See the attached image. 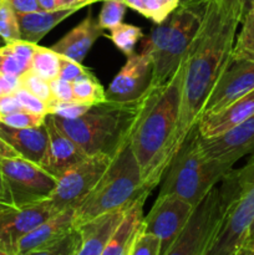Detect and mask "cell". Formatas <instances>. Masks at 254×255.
<instances>
[{"label":"cell","instance_id":"6da1fadb","mask_svg":"<svg viewBox=\"0 0 254 255\" xmlns=\"http://www.w3.org/2000/svg\"><path fill=\"white\" fill-rule=\"evenodd\" d=\"M247 5L248 0L206 1L199 29L184 57L181 109L167 157L168 167L189 132L198 126L212 90L231 65Z\"/></svg>","mask_w":254,"mask_h":255},{"label":"cell","instance_id":"7a4b0ae2","mask_svg":"<svg viewBox=\"0 0 254 255\" xmlns=\"http://www.w3.org/2000/svg\"><path fill=\"white\" fill-rule=\"evenodd\" d=\"M183 75L184 60L168 81L148 87L132 129L131 146L149 192L161 183L168 169L167 157L181 109Z\"/></svg>","mask_w":254,"mask_h":255},{"label":"cell","instance_id":"3957f363","mask_svg":"<svg viewBox=\"0 0 254 255\" xmlns=\"http://www.w3.org/2000/svg\"><path fill=\"white\" fill-rule=\"evenodd\" d=\"M144 97L131 102L105 101L92 105L82 116L65 120L54 116L59 128L69 136L86 156L111 153L132 131L137 116L144 104Z\"/></svg>","mask_w":254,"mask_h":255},{"label":"cell","instance_id":"277c9868","mask_svg":"<svg viewBox=\"0 0 254 255\" xmlns=\"http://www.w3.org/2000/svg\"><path fill=\"white\" fill-rule=\"evenodd\" d=\"M133 129V128H132ZM132 131L120 143L114 159L90 193L75 207V227L129 206L146 188L131 146Z\"/></svg>","mask_w":254,"mask_h":255},{"label":"cell","instance_id":"5b68a950","mask_svg":"<svg viewBox=\"0 0 254 255\" xmlns=\"http://www.w3.org/2000/svg\"><path fill=\"white\" fill-rule=\"evenodd\" d=\"M207 0H184L161 24H156L144 40L142 51L151 55L152 79L149 86H161L171 79L193 44L203 16Z\"/></svg>","mask_w":254,"mask_h":255},{"label":"cell","instance_id":"8992f818","mask_svg":"<svg viewBox=\"0 0 254 255\" xmlns=\"http://www.w3.org/2000/svg\"><path fill=\"white\" fill-rule=\"evenodd\" d=\"M221 182L223 221L206 255H241L254 221V152L243 167L232 168Z\"/></svg>","mask_w":254,"mask_h":255},{"label":"cell","instance_id":"52a82bcc","mask_svg":"<svg viewBox=\"0 0 254 255\" xmlns=\"http://www.w3.org/2000/svg\"><path fill=\"white\" fill-rule=\"evenodd\" d=\"M232 168L201 151L198 127H194L172 159L158 194L178 197L197 207Z\"/></svg>","mask_w":254,"mask_h":255},{"label":"cell","instance_id":"ba28073f","mask_svg":"<svg viewBox=\"0 0 254 255\" xmlns=\"http://www.w3.org/2000/svg\"><path fill=\"white\" fill-rule=\"evenodd\" d=\"M0 172L4 179L6 203L11 207L29 206L45 201L56 186V177L40 164L21 157L2 159Z\"/></svg>","mask_w":254,"mask_h":255},{"label":"cell","instance_id":"9c48e42d","mask_svg":"<svg viewBox=\"0 0 254 255\" xmlns=\"http://www.w3.org/2000/svg\"><path fill=\"white\" fill-rule=\"evenodd\" d=\"M223 216L224 203L216 186L194 208L188 223L164 255H206Z\"/></svg>","mask_w":254,"mask_h":255},{"label":"cell","instance_id":"30bf717a","mask_svg":"<svg viewBox=\"0 0 254 255\" xmlns=\"http://www.w3.org/2000/svg\"><path fill=\"white\" fill-rule=\"evenodd\" d=\"M117 148L111 153L86 156L79 163L67 169L57 178L56 186L46 201L57 212L75 208L104 176L114 159Z\"/></svg>","mask_w":254,"mask_h":255},{"label":"cell","instance_id":"8fae6325","mask_svg":"<svg viewBox=\"0 0 254 255\" xmlns=\"http://www.w3.org/2000/svg\"><path fill=\"white\" fill-rule=\"evenodd\" d=\"M196 207L188 202L168 194H158L151 211L143 217L141 228L146 233L153 234L161 241V255L171 248Z\"/></svg>","mask_w":254,"mask_h":255},{"label":"cell","instance_id":"7c38bea8","mask_svg":"<svg viewBox=\"0 0 254 255\" xmlns=\"http://www.w3.org/2000/svg\"><path fill=\"white\" fill-rule=\"evenodd\" d=\"M57 213L46 199L29 206H6L0 212V251L17 255L20 241Z\"/></svg>","mask_w":254,"mask_h":255},{"label":"cell","instance_id":"4fadbf2b","mask_svg":"<svg viewBox=\"0 0 254 255\" xmlns=\"http://www.w3.org/2000/svg\"><path fill=\"white\" fill-rule=\"evenodd\" d=\"M199 148L209 158L233 167L254 152V115L217 137L206 138L199 134Z\"/></svg>","mask_w":254,"mask_h":255},{"label":"cell","instance_id":"5bb4252c","mask_svg":"<svg viewBox=\"0 0 254 255\" xmlns=\"http://www.w3.org/2000/svg\"><path fill=\"white\" fill-rule=\"evenodd\" d=\"M151 55L141 51L129 55L106 91L107 101L131 102L143 96L152 79Z\"/></svg>","mask_w":254,"mask_h":255},{"label":"cell","instance_id":"9a60e30c","mask_svg":"<svg viewBox=\"0 0 254 255\" xmlns=\"http://www.w3.org/2000/svg\"><path fill=\"white\" fill-rule=\"evenodd\" d=\"M252 90H254V62L232 61L212 90L202 119L222 111Z\"/></svg>","mask_w":254,"mask_h":255},{"label":"cell","instance_id":"2e32d148","mask_svg":"<svg viewBox=\"0 0 254 255\" xmlns=\"http://www.w3.org/2000/svg\"><path fill=\"white\" fill-rule=\"evenodd\" d=\"M44 126L47 133V148L41 167L59 178L67 169L82 161L86 154L59 128L52 115H46Z\"/></svg>","mask_w":254,"mask_h":255},{"label":"cell","instance_id":"e0dca14e","mask_svg":"<svg viewBox=\"0 0 254 255\" xmlns=\"http://www.w3.org/2000/svg\"><path fill=\"white\" fill-rule=\"evenodd\" d=\"M75 227V208H67L45 221L20 241L17 255L55 246L71 233Z\"/></svg>","mask_w":254,"mask_h":255},{"label":"cell","instance_id":"ac0fdd59","mask_svg":"<svg viewBox=\"0 0 254 255\" xmlns=\"http://www.w3.org/2000/svg\"><path fill=\"white\" fill-rule=\"evenodd\" d=\"M128 207L110 212L76 227L81 234V243L75 255H101L105 246L124 219Z\"/></svg>","mask_w":254,"mask_h":255},{"label":"cell","instance_id":"d6986e66","mask_svg":"<svg viewBox=\"0 0 254 255\" xmlns=\"http://www.w3.org/2000/svg\"><path fill=\"white\" fill-rule=\"evenodd\" d=\"M101 36H105L104 29H101L97 20L89 14L50 49L61 56L81 64L92 45Z\"/></svg>","mask_w":254,"mask_h":255},{"label":"cell","instance_id":"ffe728a7","mask_svg":"<svg viewBox=\"0 0 254 255\" xmlns=\"http://www.w3.org/2000/svg\"><path fill=\"white\" fill-rule=\"evenodd\" d=\"M254 115V90L217 114L206 116L198 122V132L202 137H217L238 126Z\"/></svg>","mask_w":254,"mask_h":255},{"label":"cell","instance_id":"44dd1931","mask_svg":"<svg viewBox=\"0 0 254 255\" xmlns=\"http://www.w3.org/2000/svg\"><path fill=\"white\" fill-rule=\"evenodd\" d=\"M0 138L17 152L21 158L41 166L47 148L45 126L32 128H14L0 122Z\"/></svg>","mask_w":254,"mask_h":255},{"label":"cell","instance_id":"7402d4cb","mask_svg":"<svg viewBox=\"0 0 254 255\" xmlns=\"http://www.w3.org/2000/svg\"><path fill=\"white\" fill-rule=\"evenodd\" d=\"M85 6H89V5L81 4L72 7H65V9L50 10V11L37 10V11L25 12V14H16L20 40L37 45V42L42 40V37L47 32L51 31L56 25Z\"/></svg>","mask_w":254,"mask_h":255},{"label":"cell","instance_id":"603a6c76","mask_svg":"<svg viewBox=\"0 0 254 255\" xmlns=\"http://www.w3.org/2000/svg\"><path fill=\"white\" fill-rule=\"evenodd\" d=\"M149 193L137 197L127 209L124 219L105 246L101 255H128L133 239L143 221V207Z\"/></svg>","mask_w":254,"mask_h":255},{"label":"cell","instance_id":"cb8c5ba5","mask_svg":"<svg viewBox=\"0 0 254 255\" xmlns=\"http://www.w3.org/2000/svg\"><path fill=\"white\" fill-rule=\"evenodd\" d=\"M36 44L17 40L0 47V72L21 77L31 70V62Z\"/></svg>","mask_w":254,"mask_h":255},{"label":"cell","instance_id":"d4e9b609","mask_svg":"<svg viewBox=\"0 0 254 255\" xmlns=\"http://www.w3.org/2000/svg\"><path fill=\"white\" fill-rule=\"evenodd\" d=\"M232 61L254 62V0H248L241 30L237 34Z\"/></svg>","mask_w":254,"mask_h":255},{"label":"cell","instance_id":"484cf974","mask_svg":"<svg viewBox=\"0 0 254 255\" xmlns=\"http://www.w3.org/2000/svg\"><path fill=\"white\" fill-rule=\"evenodd\" d=\"M125 4L142 16L161 24L174 11L181 0H124Z\"/></svg>","mask_w":254,"mask_h":255},{"label":"cell","instance_id":"4316f807","mask_svg":"<svg viewBox=\"0 0 254 255\" xmlns=\"http://www.w3.org/2000/svg\"><path fill=\"white\" fill-rule=\"evenodd\" d=\"M72 90L74 100L81 104L96 105L107 100L104 86L91 71L72 82Z\"/></svg>","mask_w":254,"mask_h":255},{"label":"cell","instance_id":"83f0119b","mask_svg":"<svg viewBox=\"0 0 254 255\" xmlns=\"http://www.w3.org/2000/svg\"><path fill=\"white\" fill-rule=\"evenodd\" d=\"M61 55L55 52L50 47L39 46L34 52L31 62V70L46 81L56 79L59 76Z\"/></svg>","mask_w":254,"mask_h":255},{"label":"cell","instance_id":"f1b7e54d","mask_svg":"<svg viewBox=\"0 0 254 255\" xmlns=\"http://www.w3.org/2000/svg\"><path fill=\"white\" fill-rule=\"evenodd\" d=\"M110 40L115 44V46L124 52L126 56L134 54V47L137 42L143 37L141 27L132 24H121L116 25L115 27L110 29L109 35H106Z\"/></svg>","mask_w":254,"mask_h":255},{"label":"cell","instance_id":"f546056e","mask_svg":"<svg viewBox=\"0 0 254 255\" xmlns=\"http://www.w3.org/2000/svg\"><path fill=\"white\" fill-rule=\"evenodd\" d=\"M0 36L5 44L20 40L19 22L16 12L12 10L6 0L0 2Z\"/></svg>","mask_w":254,"mask_h":255},{"label":"cell","instance_id":"4dcf8cb0","mask_svg":"<svg viewBox=\"0 0 254 255\" xmlns=\"http://www.w3.org/2000/svg\"><path fill=\"white\" fill-rule=\"evenodd\" d=\"M102 2L104 4L97 20L100 27L104 30H110L121 24L127 7L124 0H102Z\"/></svg>","mask_w":254,"mask_h":255},{"label":"cell","instance_id":"1f68e13d","mask_svg":"<svg viewBox=\"0 0 254 255\" xmlns=\"http://www.w3.org/2000/svg\"><path fill=\"white\" fill-rule=\"evenodd\" d=\"M47 114L54 115L65 120H74L82 116L85 112L91 109L92 105L81 104L77 101H61V100L52 99L47 102Z\"/></svg>","mask_w":254,"mask_h":255},{"label":"cell","instance_id":"d6a6232c","mask_svg":"<svg viewBox=\"0 0 254 255\" xmlns=\"http://www.w3.org/2000/svg\"><path fill=\"white\" fill-rule=\"evenodd\" d=\"M80 243H81V234H80L79 229L75 228L66 238H64L55 246L20 255H75L79 249Z\"/></svg>","mask_w":254,"mask_h":255},{"label":"cell","instance_id":"836d02e7","mask_svg":"<svg viewBox=\"0 0 254 255\" xmlns=\"http://www.w3.org/2000/svg\"><path fill=\"white\" fill-rule=\"evenodd\" d=\"M45 117L46 115H39L29 112L26 110H20V111L0 117V122L14 128H32V127H41L45 122Z\"/></svg>","mask_w":254,"mask_h":255},{"label":"cell","instance_id":"e575fe53","mask_svg":"<svg viewBox=\"0 0 254 255\" xmlns=\"http://www.w3.org/2000/svg\"><path fill=\"white\" fill-rule=\"evenodd\" d=\"M20 87H24L25 90L31 92L32 95L39 97L40 100H42V101L46 102V104L54 99L51 94V90H50L49 81H46V80H44L42 77H40L39 75L35 74L32 70H29V71L25 72V74L20 77Z\"/></svg>","mask_w":254,"mask_h":255},{"label":"cell","instance_id":"d590c367","mask_svg":"<svg viewBox=\"0 0 254 255\" xmlns=\"http://www.w3.org/2000/svg\"><path fill=\"white\" fill-rule=\"evenodd\" d=\"M128 255H161V241L153 234L143 232L139 227Z\"/></svg>","mask_w":254,"mask_h":255},{"label":"cell","instance_id":"8d00e7d4","mask_svg":"<svg viewBox=\"0 0 254 255\" xmlns=\"http://www.w3.org/2000/svg\"><path fill=\"white\" fill-rule=\"evenodd\" d=\"M14 95L17 99V101L20 102V105L22 106V109L26 110V111L34 112V114L39 115H47L46 102L40 100L39 97L32 95L31 92L25 90L24 87H19V89L14 92Z\"/></svg>","mask_w":254,"mask_h":255},{"label":"cell","instance_id":"74e56055","mask_svg":"<svg viewBox=\"0 0 254 255\" xmlns=\"http://www.w3.org/2000/svg\"><path fill=\"white\" fill-rule=\"evenodd\" d=\"M89 72L90 70L82 66L79 62L61 56V64H60V71L57 77H60V79L62 80H66V81L72 84V82L76 81L77 79L82 77L84 75L89 74Z\"/></svg>","mask_w":254,"mask_h":255},{"label":"cell","instance_id":"f35d334b","mask_svg":"<svg viewBox=\"0 0 254 255\" xmlns=\"http://www.w3.org/2000/svg\"><path fill=\"white\" fill-rule=\"evenodd\" d=\"M49 84L54 99L61 100V101H75L71 82L56 77V79L49 81Z\"/></svg>","mask_w":254,"mask_h":255},{"label":"cell","instance_id":"ab89813d","mask_svg":"<svg viewBox=\"0 0 254 255\" xmlns=\"http://www.w3.org/2000/svg\"><path fill=\"white\" fill-rule=\"evenodd\" d=\"M24 110L14 94L0 96V117Z\"/></svg>","mask_w":254,"mask_h":255},{"label":"cell","instance_id":"60d3db41","mask_svg":"<svg viewBox=\"0 0 254 255\" xmlns=\"http://www.w3.org/2000/svg\"><path fill=\"white\" fill-rule=\"evenodd\" d=\"M20 87V77L0 72V96L14 94Z\"/></svg>","mask_w":254,"mask_h":255},{"label":"cell","instance_id":"b9f144b4","mask_svg":"<svg viewBox=\"0 0 254 255\" xmlns=\"http://www.w3.org/2000/svg\"><path fill=\"white\" fill-rule=\"evenodd\" d=\"M16 14H25L40 10L37 0H6Z\"/></svg>","mask_w":254,"mask_h":255},{"label":"cell","instance_id":"7bdbcfd3","mask_svg":"<svg viewBox=\"0 0 254 255\" xmlns=\"http://www.w3.org/2000/svg\"><path fill=\"white\" fill-rule=\"evenodd\" d=\"M15 157L20 156L11 146H9L4 139L0 138V162L5 158H15Z\"/></svg>","mask_w":254,"mask_h":255},{"label":"cell","instance_id":"ee69618b","mask_svg":"<svg viewBox=\"0 0 254 255\" xmlns=\"http://www.w3.org/2000/svg\"><path fill=\"white\" fill-rule=\"evenodd\" d=\"M40 10L50 11V10L61 9V1L60 0H37Z\"/></svg>","mask_w":254,"mask_h":255},{"label":"cell","instance_id":"f6af8a7d","mask_svg":"<svg viewBox=\"0 0 254 255\" xmlns=\"http://www.w3.org/2000/svg\"><path fill=\"white\" fill-rule=\"evenodd\" d=\"M60 1H61V9H65V7H72L81 4L91 5L96 2V0H60Z\"/></svg>","mask_w":254,"mask_h":255},{"label":"cell","instance_id":"bcb514c9","mask_svg":"<svg viewBox=\"0 0 254 255\" xmlns=\"http://www.w3.org/2000/svg\"><path fill=\"white\" fill-rule=\"evenodd\" d=\"M0 204H5V206H7L6 192H5V184H4V179H2L1 172H0Z\"/></svg>","mask_w":254,"mask_h":255},{"label":"cell","instance_id":"7dc6e473","mask_svg":"<svg viewBox=\"0 0 254 255\" xmlns=\"http://www.w3.org/2000/svg\"><path fill=\"white\" fill-rule=\"evenodd\" d=\"M253 242H254V221H253V223H252L251 228H249L248 237H247V242H246V244H244V248H243V251H242V253H243V252L246 251V249L248 248V247L251 246Z\"/></svg>","mask_w":254,"mask_h":255},{"label":"cell","instance_id":"c3c4849f","mask_svg":"<svg viewBox=\"0 0 254 255\" xmlns=\"http://www.w3.org/2000/svg\"><path fill=\"white\" fill-rule=\"evenodd\" d=\"M242 255H254V242L246 249V251L243 252V254Z\"/></svg>","mask_w":254,"mask_h":255},{"label":"cell","instance_id":"681fc988","mask_svg":"<svg viewBox=\"0 0 254 255\" xmlns=\"http://www.w3.org/2000/svg\"><path fill=\"white\" fill-rule=\"evenodd\" d=\"M0 255H15V254H10V253H6V252L0 251Z\"/></svg>","mask_w":254,"mask_h":255},{"label":"cell","instance_id":"f907efd6","mask_svg":"<svg viewBox=\"0 0 254 255\" xmlns=\"http://www.w3.org/2000/svg\"><path fill=\"white\" fill-rule=\"evenodd\" d=\"M5 207H6V206H5V204H0V212H1L2 209L5 208Z\"/></svg>","mask_w":254,"mask_h":255},{"label":"cell","instance_id":"816d5d0a","mask_svg":"<svg viewBox=\"0 0 254 255\" xmlns=\"http://www.w3.org/2000/svg\"><path fill=\"white\" fill-rule=\"evenodd\" d=\"M96 1H102V0H96Z\"/></svg>","mask_w":254,"mask_h":255},{"label":"cell","instance_id":"f5cc1de1","mask_svg":"<svg viewBox=\"0 0 254 255\" xmlns=\"http://www.w3.org/2000/svg\"><path fill=\"white\" fill-rule=\"evenodd\" d=\"M2 1V0H0V2H1Z\"/></svg>","mask_w":254,"mask_h":255},{"label":"cell","instance_id":"db71d44e","mask_svg":"<svg viewBox=\"0 0 254 255\" xmlns=\"http://www.w3.org/2000/svg\"><path fill=\"white\" fill-rule=\"evenodd\" d=\"M242 254H243V253H242ZM242 254H241V255H242Z\"/></svg>","mask_w":254,"mask_h":255}]
</instances>
